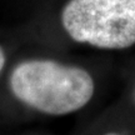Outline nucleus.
I'll use <instances>...</instances> for the list:
<instances>
[{"instance_id":"obj_1","label":"nucleus","mask_w":135,"mask_h":135,"mask_svg":"<svg viewBox=\"0 0 135 135\" xmlns=\"http://www.w3.org/2000/svg\"><path fill=\"white\" fill-rule=\"evenodd\" d=\"M14 95L49 115H66L81 109L94 94V80L81 68L53 60H29L11 73Z\"/></svg>"},{"instance_id":"obj_2","label":"nucleus","mask_w":135,"mask_h":135,"mask_svg":"<svg viewBox=\"0 0 135 135\" xmlns=\"http://www.w3.org/2000/svg\"><path fill=\"white\" fill-rule=\"evenodd\" d=\"M73 40L100 49L135 44V0H70L61 14Z\"/></svg>"},{"instance_id":"obj_3","label":"nucleus","mask_w":135,"mask_h":135,"mask_svg":"<svg viewBox=\"0 0 135 135\" xmlns=\"http://www.w3.org/2000/svg\"><path fill=\"white\" fill-rule=\"evenodd\" d=\"M4 64H5V55H4L3 49L0 48V71H1V69L4 68Z\"/></svg>"},{"instance_id":"obj_4","label":"nucleus","mask_w":135,"mask_h":135,"mask_svg":"<svg viewBox=\"0 0 135 135\" xmlns=\"http://www.w3.org/2000/svg\"><path fill=\"white\" fill-rule=\"evenodd\" d=\"M105 135H119V134H115V133H110V134H105Z\"/></svg>"}]
</instances>
